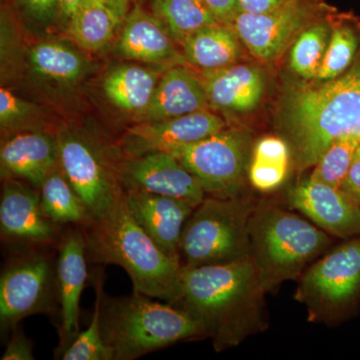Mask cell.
Segmentation results:
<instances>
[{
  "instance_id": "6da1fadb",
  "label": "cell",
  "mask_w": 360,
  "mask_h": 360,
  "mask_svg": "<svg viewBox=\"0 0 360 360\" xmlns=\"http://www.w3.org/2000/svg\"><path fill=\"white\" fill-rule=\"evenodd\" d=\"M265 293L248 258L182 269L179 295L169 304L193 317L214 349L221 352L266 329Z\"/></svg>"
},
{
  "instance_id": "7a4b0ae2",
  "label": "cell",
  "mask_w": 360,
  "mask_h": 360,
  "mask_svg": "<svg viewBox=\"0 0 360 360\" xmlns=\"http://www.w3.org/2000/svg\"><path fill=\"white\" fill-rule=\"evenodd\" d=\"M288 90L281 129L300 172L314 167L338 139H360V58L340 77Z\"/></svg>"
},
{
  "instance_id": "3957f363",
  "label": "cell",
  "mask_w": 360,
  "mask_h": 360,
  "mask_svg": "<svg viewBox=\"0 0 360 360\" xmlns=\"http://www.w3.org/2000/svg\"><path fill=\"white\" fill-rule=\"evenodd\" d=\"M84 229L90 262L122 267L135 292L167 303L176 300L181 264L165 255L135 221L124 194L103 217Z\"/></svg>"
},
{
  "instance_id": "277c9868",
  "label": "cell",
  "mask_w": 360,
  "mask_h": 360,
  "mask_svg": "<svg viewBox=\"0 0 360 360\" xmlns=\"http://www.w3.org/2000/svg\"><path fill=\"white\" fill-rule=\"evenodd\" d=\"M101 333L113 360H134L184 340L205 338L193 317L169 303L141 293L103 295Z\"/></svg>"
},
{
  "instance_id": "5b68a950",
  "label": "cell",
  "mask_w": 360,
  "mask_h": 360,
  "mask_svg": "<svg viewBox=\"0 0 360 360\" xmlns=\"http://www.w3.org/2000/svg\"><path fill=\"white\" fill-rule=\"evenodd\" d=\"M250 238V258L266 293L302 276L331 243L316 225L271 202H257Z\"/></svg>"
},
{
  "instance_id": "8992f818",
  "label": "cell",
  "mask_w": 360,
  "mask_h": 360,
  "mask_svg": "<svg viewBox=\"0 0 360 360\" xmlns=\"http://www.w3.org/2000/svg\"><path fill=\"white\" fill-rule=\"evenodd\" d=\"M257 202L246 196H206L182 231V269L231 264L250 255V224Z\"/></svg>"
},
{
  "instance_id": "52a82bcc",
  "label": "cell",
  "mask_w": 360,
  "mask_h": 360,
  "mask_svg": "<svg viewBox=\"0 0 360 360\" xmlns=\"http://www.w3.org/2000/svg\"><path fill=\"white\" fill-rule=\"evenodd\" d=\"M45 248L21 250L0 277V326L11 330L26 317L54 315L58 309L56 259Z\"/></svg>"
},
{
  "instance_id": "ba28073f",
  "label": "cell",
  "mask_w": 360,
  "mask_h": 360,
  "mask_svg": "<svg viewBox=\"0 0 360 360\" xmlns=\"http://www.w3.org/2000/svg\"><path fill=\"white\" fill-rule=\"evenodd\" d=\"M253 146L245 129L225 127L170 153L198 179L206 196L229 198L245 195Z\"/></svg>"
},
{
  "instance_id": "9c48e42d",
  "label": "cell",
  "mask_w": 360,
  "mask_h": 360,
  "mask_svg": "<svg viewBox=\"0 0 360 360\" xmlns=\"http://www.w3.org/2000/svg\"><path fill=\"white\" fill-rule=\"evenodd\" d=\"M360 292V236L338 246L300 276L295 298L311 321H333Z\"/></svg>"
},
{
  "instance_id": "30bf717a",
  "label": "cell",
  "mask_w": 360,
  "mask_h": 360,
  "mask_svg": "<svg viewBox=\"0 0 360 360\" xmlns=\"http://www.w3.org/2000/svg\"><path fill=\"white\" fill-rule=\"evenodd\" d=\"M58 141L61 169L94 221L124 194L122 181L124 160L108 158L94 142L71 130H61Z\"/></svg>"
},
{
  "instance_id": "8fae6325",
  "label": "cell",
  "mask_w": 360,
  "mask_h": 360,
  "mask_svg": "<svg viewBox=\"0 0 360 360\" xmlns=\"http://www.w3.org/2000/svg\"><path fill=\"white\" fill-rule=\"evenodd\" d=\"M328 11L321 0H291L267 13H240L231 25L251 56L262 63H271Z\"/></svg>"
},
{
  "instance_id": "7c38bea8",
  "label": "cell",
  "mask_w": 360,
  "mask_h": 360,
  "mask_svg": "<svg viewBox=\"0 0 360 360\" xmlns=\"http://www.w3.org/2000/svg\"><path fill=\"white\" fill-rule=\"evenodd\" d=\"M58 225L45 214L39 189L18 179H4L0 196L1 238L20 250L58 245Z\"/></svg>"
},
{
  "instance_id": "4fadbf2b",
  "label": "cell",
  "mask_w": 360,
  "mask_h": 360,
  "mask_svg": "<svg viewBox=\"0 0 360 360\" xmlns=\"http://www.w3.org/2000/svg\"><path fill=\"white\" fill-rule=\"evenodd\" d=\"M86 238L82 226L73 225L60 234L56 258L60 356L79 335L80 298L89 278Z\"/></svg>"
},
{
  "instance_id": "5bb4252c",
  "label": "cell",
  "mask_w": 360,
  "mask_h": 360,
  "mask_svg": "<svg viewBox=\"0 0 360 360\" xmlns=\"http://www.w3.org/2000/svg\"><path fill=\"white\" fill-rule=\"evenodd\" d=\"M226 123L210 110L130 127L122 141L123 153L134 158L151 153H172L225 129Z\"/></svg>"
},
{
  "instance_id": "9a60e30c",
  "label": "cell",
  "mask_w": 360,
  "mask_h": 360,
  "mask_svg": "<svg viewBox=\"0 0 360 360\" xmlns=\"http://www.w3.org/2000/svg\"><path fill=\"white\" fill-rule=\"evenodd\" d=\"M122 181L124 191L169 196L198 206L206 198L198 179L172 153L158 151L123 161Z\"/></svg>"
},
{
  "instance_id": "2e32d148",
  "label": "cell",
  "mask_w": 360,
  "mask_h": 360,
  "mask_svg": "<svg viewBox=\"0 0 360 360\" xmlns=\"http://www.w3.org/2000/svg\"><path fill=\"white\" fill-rule=\"evenodd\" d=\"M286 200L329 236H360V205L340 188L309 177L288 189Z\"/></svg>"
},
{
  "instance_id": "e0dca14e",
  "label": "cell",
  "mask_w": 360,
  "mask_h": 360,
  "mask_svg": "<svg viewBox=\"0 0 360 360\" xmlns=\"http://www.w3.org/2000/svg\"><path fill=\"white\" fill-rule=\"evenodd\" d=\"M130 214L168 257L179 260L182 231L195 206L169 196L127 189Z\"/></svg>"
},
{
  "instance_id": "ac0fdd59",
  "label": "cell",
  "mask_w": 360,
  "mask_h": 360,
  "mask_svg": "<svg viewBox=\"0 0 360 360\" xmlns=\"http://www.w3.org/2000/svg\"><path fill=\"white\" fill-rule=\"evenodd\" d=\"M2 179H18L39 188L60 167L58 136L41 130H21L2 142Z\"/></svg>"
},
{
  "instance_id": "d6986e66",
  "label": "cell",
  "mask_w": 360,
  "mask_h": 360,
  "mask_svg": "<svg viewBox=\"0 0 360 360\" xmlns=\"http://www.w3.org/2000/svg\"><path fill=\"white\" fill-rule=\"evenodd\" d=\"M117 44L123 58L153 65H181L184 56L175 49L172 37L162 21L139 6L127 15Z\"/></svg>"
},
{
  "instance_id": "ffe728a7",
  "label": "cell",
  "mask_w": 360,
  "mask_h": 360,
  "mask_svg": "<svg viewBox=\"0 0 360 360\" xmlns=\"http://www.w3.org/2000/svg\"><path fill=\"white\" fill-rule=\"evenodd\" d=\"M210 106L229 112L246 113L262 103L265 75L251 65H232L217 70L203 71L201 78Z\"/></svg>"
},
{
  "instance_id": "44dd1931",
  "label": "cell",
  "mask_w": 360,
  "mask_h": 360,
  "mask_svg": "<svg viewBox=\"0 0 360 360\" xmlns=\"http://www.w3.org/2000/svg\"><path fill=\"white\" fill-rule=\"evenodd\" d=\"M210 103L202 80L186 68L175 65L165 71L156 86L142 122H158L208 110Z\"/></svg>"
},
{
  "instance_id": "7402d4cb",
  "label": "cell",
  "mask_w": 360,
  "mask_h": 360,
  "mask_svg": "<svg viewBox=\"0 0 360 360\" xmlns=\"http://www.w3.org/2000/svg\"><path fill=\"white\" fill-rule=\"evenodd\" d=\"M187 63L203 70L236 65L243 54V42L231 25L215 23L201 28L181 42Z\"/></svg>"
},
{
  "instance_id": "603a6c76",
  "label": "cell",
  "mask_w": 360,
  "mask_h": 360,
  "mask_svg": "<svg viewBox=\"0 0 360 360\" xmlns=\"http://www.w3.org/2000/svg\"><path fill=\"white\" fill-rule=\"evenodd\" d=\"M160 79V72L153 68L120 65L104 78V94L120 110L143 115L153 101Z\"/></svg>"
},
{
  "instance_id": "cb8c5ba5",
  "label": "cell",
  "mask_w": 360,
  "mask_h": 360,
  "mask_svg": "<svg viewBox=\"0 0 360 360\" xmlns=\"http://www.w3.org/2000/svg\"><path fill=\"white\" fill-rule=\"evenodd\" d=\"M292 155L283 137H262L255 143L251 153L248 181L260 193L279 188L290 174Z\"/></svg>"
},
{
  "instance_id": "d4e9b609",
  "label": "cell",
  "mask_w": 360,
  "mask_h": 360,
  "mask_svg": "<svg viewBox=\"0 0 360 360\" xmlns=\"http://www.w3.org/2000/svg\"><path fill=\"white\" fill-rule=\"evenodd\" d=\"M122 20L105 0H86L70 18L68 32L82 49L98 51L110 44Z\"/></svg>"
},
{
  "instance_id": "484cf974",
  "label": "cell",
  "mask_w": 360,
  "mask_h": 360,
  "mask_svg": "<svg viewBox=\"0 0 360 360\" xmlns=\"http://www.w3.org/2000/svg\"><path fill=\"white\" fill-rule=\"evenodd\" d=\"M39 189L45 214L58 226L86 227L91 224L84 201L73 189L60 167L45 179Z\"/></svg>"
},
{
  "instance_id": "4316f807",
  "label": "cell",
  "mask_w": 360,
  "mask_h": 360,
  "mask_svg": "<svg viewBox=\"0 0 360 360\" xmlns=\"http://www.w3.org/2000/svg\"><path fill=\"white\" fill-rule=\"evenodd\" d=\"M30 63L42 77L70 84L84 77L87 63L82 54L58 41H42L30 49Z\"/></svg>"
},
{
  "instance_id": "83f0119b",
  "label": "cell",
  "mask_w": 360,
  "mask_h": 360,
  "mask_svg": "<svg viewBox=\"0 0 360 360\" xmlns=\"http://www.w3.org/2000/svg\"><path fill=\"white\" fill-rule=\"evenodd\" d=\"M153 8L179 44L201 28L220 22L201 0H155Z\"/></svg>"
},
{
  "instance_id": "f1b7e54d",
  "label": "cell",
  "mask_w": 360,
  "mask_h": 360,
  "mask_svg": "<svg viewBox=\"0 0 360 360\" xmlns=\"http://www.w3.org/2000/svg\"><path fill=\"white\" fill-rule=\"evenodd\" d=\"M333 25L326 18L315 21L293 42L290 52V66L305 80H314L326 54Z\"/></svg>"
},
{
  "instance_id": "f546056e",
  "label": "cell",
  "mask_w": 360,
  "mask_h": 360,
  "mask_svg": "<svg viewBox=\"0 0 360 360\" xmlns=\"http://www.w3.org/2000/svg\"><path fill=\"white\" fill-rule=\"evenodd\" d=\"M103 274L96 277V298L89 328L79 333L59 359L63 360H113L112 352L104 342L101 326Z\"/></svg>"
},
{
  "instance_id": "4dcf8cb0",
  "label": "cell",
  "mask_w": 360,
  "mask_h": 360,
  "mask_svg": "<svg viewBox=\"0 0 360 360\" xmlns=\"http://www.w3.org/2000/svg\"><path fill=\"white\" fill-rule=\"evenodd\" d=\"M360 146V139L345 136L331 144L315 163L310 179L340 188Z\"/></svg>"
},
{
  "instance_id": "1f68e13d",
  "label": "cell",
  "mask_w": 360,
  "mask_h": 360,
  "mask_svg": "<svg viewBox=\"0 0 360 360\" xmlns=\"http://www.w3.org/2000/svg\"><path fill=\"white\" fill-rule=\"evenodd\" d=\"M357 49L359 39L352 26H333L326 54L314 80L326 82L340 77L354 63Z\"/></svg>"
},
{
  "instance_id": "d6a6232c",
  "label": "cell",
  "mask_w": 360,
  "mask_h": 360,
  "mask_svg": "<svg viewBox=\"0 0 360 360\" xmlns=\"http://www.w3.org/2000/svg\"><path fill=\"white\" fill-rule=\"evenodd\" d=\"M37 106L16 96L8 89H0V124L2 130L23 129L37 113Z\"/></svg>"
},
{
  "instance_id": "836d02e7",
  "label": "cell",
  "mask_w": 360,
  "mask_h": 360,
  "mask_svg": "<svg viewBox=\"0 0 360 360\" xmlns=\"http://www.w3.org/2000/svg\"><path fill=\"white\" fill-rule=\"evenodd\" d=\"M11 340L7 343L6 352L1 360H33L32 342L25 335L20 328L13 330Z\"/></svg>"
},
{
  "instance_id": "e575fe53",
  "label": "cell",
  "mask_w": 360,
  "mask_h": 360,
  "mask_svg": "<svg viewBox=\"0 0 360 360\" xmlns=\"http://www.w3.org/2000/svg\"><path fill=\"white\" fill-rule=\"evenodd\" d=\"M212 11L217 20L226 25H232L236 16L241 13L238 0H201Z\"/></svg>"
},
{
  "instance_id": "d590c367",
  "label": "cell",
  "mask_w": 360,
  "mask_h": 360,
  "mask_svg": "<svg viewBox=\"0 0 360 360\" xmlns=\"http://www.w3.org/2000/svg\"><path fill=\"white\" fill-rule=\"evenodd\" d=\"M340 189L360 205V146Z\"/></svg>"
},
{
  "instance_id": "8d00e7d4",
  "label": "cell",
  "mask_w": 360,
  "mask_h": 360,
  "mask_svg": "<svg viewBox=\"0 0 360 360\" xmlns=\"http://www.w3.org/2000/svg\"><path fill=\"white\" fill-rule=\"evenodd\" d=\"M291 0H238L241 13H262L274 11Z\"/></svg>"
},
{
  "instance_id": "74e56055",
  "label": "cell",
  "mask_w": 360,
  "mask_h": 360,
  "mask_svg": "<svg viewBox=\"0 0 360 360\" xmlns=\"http://www.w3.org/2000/svg\"><path fill=\"white\" fill-rule=\"evenodd\" d=\"M28 11L40 20H47L56 13L58 0H21Z\"/></svg>"
},
{
  "instance_id": "f35d334b",
  "label": "cell",
  "mask_w": 360,
  "mask_h": 360,
  "mask_svg": "<svg viewBox=\"0 0 360 360\" xmlns=\"http://www.w3.org/2000/svg\"><path fill=\"white\" fill-rule=\"evenodd\" d=\"M86 0H58V6L68 20L82 8Z\"/></svg>"
},
{
  "instance_id": "ab89813d",
  "label": "cell",
  "mask_w": 360,
  "mask_h": 360,
  "mask_svg": "<svg viewBox=\"0 0 360 360\" xmlns=\"http://www.w3.org/2000/svg\"><path fill=\"white\" fill-rule=\"evenodd\" d=\"M105 1L108 2L113 9H115L122 18H127L130 0H105Z\"/></svg>"
}]
</instances>
